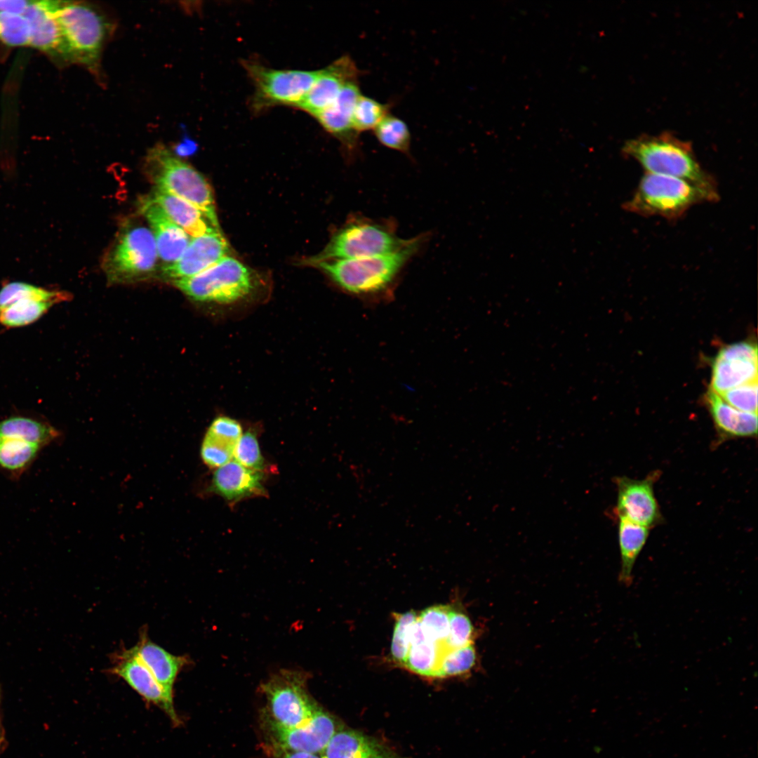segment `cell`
Returning a JSON list of instances; mask_svg holds the SVG:
<instances>
[{
    "label": "cell",
    "instance_id": "cell-19",
    "mask_svg": "<svg viewBox=\"0 0 758 758\" xmlns=\"http://www.w3.org/2000/svg\"><path fill=\"white\" fill-rule=\"evenodd\" d=\"M262 475L248 469L234 460L216 468L209 491L229 501H237L254 496H264Z\"/></svg>",
    "mask_w": 758,
    "mask_h": 758
},
{
    "label": "cell",
    "instance_id": "cell-36",
    "mask_svg": "<svg viewBox=\"0 0 758 758\" xmlns=\"http://www.w3.org/2000/svg\"><path fill=\"white\" fill-rule=\"evenodd\" d=\"M0 41L11 46L29 45V24L22 14L0 13Z\"/></svg>",
    "mask_w": 758,
    "mask_h": 758
},
{
    "label": "cell",
    "instance_id": "cell-39",
    "mask_svg": "<svg viewBox=\"0 0 758 758\" xmlns=\"http://www.w3.org/2000/svg\"><path fill=\"white\" fill-rule=\"evenodd\" d=\"M757 381H754L731 388L719 395L738 410L757 413Z\"/></svg>",
    "mask_w": 758,
    "mask_h": 758
},
{
    "label": "cell",
    "instance_id": "cell-24",
    "mask_svg": "<svg viewBox=\"0 0 758 758\" xmlns=\"http://www.w3.org/2000/svg\"><path fill=\"white\" fill-rule=\"evenodd\" d=\"M152 198L191 237L220 232L218 220L180 197L156 189Z\"/></svg>",
    "mask_w": 758,
    "mask_h": 758
},
{
    "label": "cell",
    "instance_id": "cell-5",
    "mask_svg": "<svg viewBox=\"0 0 758 758\" xmlns=\"http://www.w3.org/2000/svg\"><path fill=\"white\" fill-rule=\"evenodd\" d=\"M145 169L156 189L192 204L218 220L212 190L206 179L164 145H157L148 152Z\"/></svg>",
    "mask_w": 758,
    "mask_h": 758
},
{
    "label": "cell",
    "instance_id": "cell-35",
    "mask_svg": "<svg viewBox=\"0 0 758 758\" xmlns=\"http://www.w3.org/2000/svg\"><path fill=\"white\" fill-rule=\"evenodd\" d=\"M418 616L414 611L399 614L394 626L390 653L393 660L404 664L411 646V634Z\"/></svg>",
    "mask_w": 758,
    "mask_h": 758
},
{
    "label": "cell",
    "instance_id": "cell-4",
    "mask_svg": "<svg viewBox=\"0 0 758 758\" xmlns=\"http://www.w3.org/2000/svg\"><path fill=\"white\" fill-rule=\"evenodd\" d=\"M718 198L719 195L683 179L646 173L623 207L641 215L674 219L698 203Z\"/></svg>",
    "mask_w": 758,
    "mask_h": 758
},
{
    "label": "cell",
    "instance_id": "cell-13",
    "mask_svg": "<svg viewBox=\"0 0 758 758\" xmlns=\"http://www.w3.org/2000/svg\"><path fill=\"white\" fill-rule=\"evenodd\" d=\"M757 346L742 341L722 347L715 356L710 387L718 394L731 388L757 381Z\"/></svg>",
    "mask_w": 758,
    "mask_h": 758
},
{
    "label": "cell",
    "instance_id": "cell-21",
    "mask_svg": "<svg viewBox=\"0 0 758 758\" xmlns=\"http://www.w3.org/2000/svg\"><path fill=\"white\" fill-rule=\"evenodd\" d=\"M55 1H31L22 15L29 24V45L64 55V41L55 15Z\"/></svg>",
    "mask_w": 758,
    "mask_h": 758
},
{
    "label": "cell",
    "instance_id": "cell-12",
    "mask_svg": "<svg viewBox=\"0 0 758 758\" xmlns=\"http://www.w3.org/2000/svg\"><path fill=\"white\" fill-rule=\"evenodd\" d=\"M69 298L66 292L50 291L25 282H9L2 289L3 300L8 306L0 310V324L7 327L30 324L53 305Z\"/></svg>",
    "mask_w": 758,
    "mask_h": 758
},
{
    "label": "cell",
    "instance_id": "cell-37",
    "mask_svg": "<svg viewBox=\"0 0 758 758\" xmlns=\"http://www.w3.org/2000/svg\"><path fill=\"white\" fill-rule=\"evenodd\" d=\"M233 459L252 470L260 472L264 469L265 460L255 434L251 432L242 434L235 446Z\"/></svg>",
    "mask_w": 758,
    "mask_h": 758
},
{
    "label": "cell",
    "instance_id": "cell-9",
    "mask_svg": "<svg viewBox=\"0 0 758 758\" xmlns=\"http://www.w3.org/2000/svg\"><path fill=\"white\" fill-rule=\"evenodd\" d=\"M308 674L281 670L261 685L267 701L265 711L280 725L294 727L307 722L320 707L307 691Z\"/></svg>",
    "mask_w": 758,
    "mask_h": 758
},
{
    "label": "cell",
    "instance_id": "cell-26",
    "mask_svg": "<svg viewBox=\"0 0 758 758\" xmlns=\"http://www.w3.org/2000/svg\"><path fill=\"white\" fill-rule=\"evenodd\" d=\"M705 400L714 425L723 437L738 438L757 435V413L735 408L710 388Z\"/></svg>",
    "mask_w": 758,
    "mask_h": 758
},
{
    "label": "cell",
    "instance_id": "cell-40",
    "mask_svg": "<svg viewBox=\"0 0 758 758\" xmlns=\"http://www.w3.org/2000/svg\"><path fill=\"white\" fill-rule=\"evenodd\" d=\"M31 1L0 0V13L23 14Z\"/></svg>",
    "mask_w": 758,
    "mask_h": 758
},
{
    "label": "cell",
    "instance_id": "cell-34",
    "mask_svg": "<svg viewBox=\"0 0 758 758\" xmlns=\"http://www.w3.org/2000/svg\"><path fill=\"white\" fill-rule=\"evenodd\" d=\"M451 609L446 606H434L425 609L418 621L425 637L444 646L449 629Z\"/></svg>",
    "mask_w": 758,
    "mask_h": 758
},
{
    "label": "cell",
    "instance_id": "cell-27",
    "mask_svg": "<svg viewBox=\"0 0 758 758\" xmlns=\"http://www.w3.org/2000/svg\"><path fill=\"white\" fill-rule=\"evenodd\" d=\"M618 517V540L621 559L618 581L624 586L630 587L633 581L632 571L634 564L647 540L649 528L624 517Z\"/></svg>",
    "mask_w": 758,
    "mask_h": 758
},
{
    "label": "cell",
    "instance_id": "cell-31",
    "mask_svg": "<svg viewBox=\"0 0 758 758\" xmlns=\"http://www.w3.org/2000/svg\"><path fill=\"white\" fill-rule=\"evenodd\" d=\"M375 136L383 146L403 153H408L411 133L404 121L391 114L387 115L373 130Z\"/></svg>",
    "mask_w": 758,
    "mask_h": 758
},
{
    "label": "cell",
    "instance_id": "cell-6",
    "mask_svg": "<svg viewBox=\"0 0 758 758\" xmlns=\"http://www.w3.org/2000/svg\"><path fill=\"white\" fill-rule=\"evenodd\" d=\"M407 241L399 238L390 224L356 217L336 232L324 251L314 260L352 259L387 254L400 249Z\"/></svg>",
    "mask_w": 758,
    "mask_h": 758
},
{
    "label": "cell",
    "instance_id": "cell-11",
    "mask_svg": "<svg viewBox=\"0 0 758 758\" xmlns=\"http://www.w3.org/2000/svg\"><path fill=\"white\" fill-rule=\"evenodd\" d=\"M262 730L274 750L304 752L321 754L341 726L329 712L319 707L305 723L298 726L280 725L266 713Z\"/></svg>",
    "mask_w": 758,
    "mask_h": 758
},
{
    "label": "cell",
    "instance_id": "cell-30",
    "mask_svg": "<svg viewBox=\"0 0 758 758\" xmlns=\"http://www.w3.org/2000/svg\"><path fill=\"white\" fill-rule=\"evenodd\" d=\"M43 448L17 439H0V470L19 477L37 458Z\"/></svg>",
    "mask_w": 758,
    "mask_h": 758
},
{
    "label": "cell",
    "instance_id": "cell-14",
    "mask_svg": "<svg viewBox=\"0 0 758 758\" xmlns=\"http://www.w3.org/2000/svg\"><path fill=\"white\" fill-rule=\"evenodd\" d=\"M361 72L349 55H343L318 70L311 88L297 106L315 117L337 98L350 82L359 80Z\"/></svg>",
    "mask_w": 758,
    "mask_h": 758
},
{
    "label": "cell",
    "instance_id": "cell-42",
    "mask_svg": "<svg viewBox=\"0 0 758 758\" xmlns=\"http://www.w3.org/2000/svg\"><path fill=\"white\" fill-rule=\"evenodd\" d=\"M4 743V730L2 729V726H1V721H0V750H1V748Z\"/></svg>",
    "mask_w": 758,
    "mask_h": 758
},
{
    "label": "cell",
    "instance_id": "cell-18",
    "mask_svg": "<svg viewBox=\"0 0 758 758\" xmlns=\"http://www.w3.org/2000/svg\"><path fill=\"white\" fill-rule=\"evenodd\" d=\"M139 208L150 225L161 269L174 264L186 250L192 237L170 219L152 197L141 199Z\"/></svg>",
    "mask_w": 758,
    "mask_h": 758
},
{
    "label": "cell",
    "instance_id": "cell-29",
    "mask_svg": "<svg viewBox=\"0 0 758 758\" xmlns=\"http://www.w3.org/2000/svg\"><path fill=\"white\" fill-rule=\"evenodd\" d=\"M58 437L55 427L30 418L13 416L0 421V439H20L44 448Z\"/></svg>",
    "mask_w": 758,
    "mask_h": 758
},
{
    "label": "cell",
    "instance_id": "cell-16",
    "mask_svg": "<svg viewBox=\"0 0 758 758\" xmlns=\"http://www.w3.org/2000/svg\"><path fill=\"white\" fill-rule=\"evenodd\" d=\"M111 672L122 678L146 702L164 710L174 724H180V719L173 705V698L166 694L131 649L124 650L116 657Z\"/></svg>",
    "mask_w": 758,
    "mask_h": 758
},
{
    "label": "cell",
    "instance_id": "cell-22",
    "mask_svg": "<svg viewBox=\"0 0 758 758\" xmlns=\"http://www.w3.org/2000/svg\"><path fill=\"white\" fill-rule=\"evenodd\" d=\"M242 435L240 423L227 416L215 418L204 437L200 454L209 467L218 468L234 457L235 446Z\"/></svg>",
    "mask_w": 758,
    "mask_h": 758
},
{
    "label": "cell",
    "instance_id": "cell-33",
    "mask_svg": "<svg viewBox=\"0 0 758 758\" xmlns=\"http://www.w3.org/2000/svg\"><path fill=\"white\" fill-rule=\"evenodd\" d=\"M473 644L457 649H446L439 664L437 677L458 676L469 672L476 665Z\"/></svg>",
    "mask_w": 758,
    "mask_h": 758
},
{
    "label": "cell",
    "instance_id": "cell-32",
    "mask_svg": "<svg viewBox=\"0 0 758 758\" xmlns=\"http://www.w3.org/2000/svg\"><path fill=\"white\" fill-rule=\"evenodd\" d=\"M390 105L383 104L361 93L354 105L352 122L355 131L359 134L373 131L382 120L390 114Z\"/></svg>",
    "mask_w": 758,
    "mask_h": 758
},
{
    "label": "cell",
    "instance_id": "cell-25",
    "mask_svg": "<svg viewBox=\"0 0 758 758\" xmlns=\"http://www.w3.org/2000/svg\"><path fill=\"white\" fill-rule=\"evenodd\" d=\"M320 755L321 758H401L375 738L341 728Z\"/></svg>",
    "mask_w": 758,
    "mask_h": 758
},
{
    "label": "cell",
    "instance_id": "cell-7",
    "mask_svg": "<svg viewBox=\"0 0 758 758\" xmlns=\"http://www.w3.org/2000/svg\"><path fill=\"white\" fill-rule=\"evenodd\" d=\"M158 258L151 230L142 225L128 224L107 253L103 269L111 282H131L153 275Z\"/></svg>",
    "mask_w": 758,
    "mask_h": 758
},
{
    "label": "cell",
    "instance_id": "cell-38",
    "mask_svg": "<svg viewBox=\"0 0 758 758\" xmlns=\"http://www.w3.org/2000/svg\"><path fill=\"white\" fill-rule=\"evenodd\" d=\"M474 627L470 618L464 613L451 609L449 629L444 642L446 649L461 648L473 644Z\"/></svg>",
    "mask_w": 758,
    "mask_h": 758
},
{
    "label": "cell",
    "instance_id": "cell-15",
    "mask_svg": "<svg viewBox=\"0 0 758 758\" xmlns=\"http://www.w3.org/2000/svg\"><path fill=\"white\" fill-rule=\"evenodd\" d=\"M656 477V474H652L643 479H618V517L648 528L660 521L661 515L653 490Z\"/></svg>",
    "mask_w": 758,
    "mask_h": 758
},
{
    "label": "cell",
    "instance_id": "cell-3",
    "mask_svg": "<svg viewBox=\"0 0 758 758\" xmlns=\"http://www.w3.org/2000/svg\"><path fill=\"white\" fill-rule=\"evenodd\" d=\"M55 15L64 41V56L98 74L111 29L106 17L90 4L62 1H56Z\"/></svg>",
    "mask_w": 758,
    "mask_h": 758
},
{
    "label": "cell",
    "instance_id": "cell-23",
    "mask_svg": "<svg viewBox=\"0 0 758 758\" xmlns=\"http://www.w3.org/2000/svg\"><path fill=\"white\" fill-rule=\"evenodd\" d=\"M149 670L168 696L173 698V686L178 674L188 663L185 656H175L150 641L145 633L131 649Z\"/></svg>",
    "mask_w": 758,
    "mask_h": 758
},
{
    "label": "cell",
    "instance_id": "cell-10",
    "mask_svg": "<svg viewBox=\"0 0 758 758\" xmlns=\"http://www.w3.org/2000/svg\"><path fill=\"white\" fill-rule=\"evenodd\" d=\"M242 64L254 84V106L258 109L278 105L297 107L318 74V70L275 69L249 60Z\"/></svg>",
    "mask_w": 758,
    "mask_h": 758
},
{
    "label": "cell",
    "instance_id": "cell-20",
    "mask_svg": "<svg viewBox=\"0 0 758 758\" xmlns=\"http://www.w3.org/2000/svg\"><path fill=\"white\" fill-rule=\"evenodd\" d=\"M359 80L348 83L337 98L314 117L323 128L350 148L355 147L359 134L355 131L352 116L356 101L361 94Z\"/></svg>",
    "mask_w": 758,
    "mask_h": 758
},
{
    "label": "cell",
    "instance_id": "cell-1",
    "mask_svg": "<svg viewBox=\"0 0 758 758\" xmlns=\"http://www.w3.org/2000/svg\"><path fill=\"white\" fill-rule=\"evenodd\" d=\"M424 236L408 239L393 253L352 259L314 262L345 291L357 295H370L387 289L409 260L418 252Z\"/></svg>",
    "mask_w": 758,
    "mask_h": 758
},
{
    "label": "cell",
    "instance_id": "cell-28",
    "mask_svg": "<svg viewBox=\"0 0 758 758\" xmlns=\"http://www.w3.org/2000/svg\"><path fill=\"white\" fill-rule=\"evenodd\" d=\"M446 649L425 637L417 618L412 630L410 649L403 665L415 674L437 677L440 659Z\"/></svg>",
    "mask_w": 758,
    "mask_h": 758
},
{
    "label": "cell",
    "instance_id": "cell-17",
    "mask_svg": "<svg viewBox=\"0 0 758 758\" xmlns=\"http://www.w3.org/2000/svg\"><path fill=\"white\" fill-rule=\"evenodd\" d=\"M228 244L220 232L192 237L182 256L173 265L161 269L171 281L197 275L227 256Z\"/></svg>",
    "mask_w": 758,
    "mask_h": 758
},
{
    "label": "cell",
    "instance_id": "cell-41",
    "mask_svg": "<svg viewBox=\"0 0 758 758\" xmlns=\"http://www.w3.org/2000/svg\"><path fill=\"white\" fill-rule=\"evenodd\" d=\"M276 758H321L320 754L304 752L274 750Z\"/></svg>",
    "mask_w": 758,
    "mask_h": 758
},
{
    "label": "cell",
    "instance_id": "cell-2",
    "mask_svg": "<svg viewBox=\"0 0 758 758\" xmlns=\"http://www.w3.org/2000/svg\"><path fill=\"white\" fill-rule=\"evenodd\" d=\"M623 152L646 173L683 179L718 195L714 180L702 168L688 142L668 133L641 135L626 141Z\"/></svg>",
    "mask_w": 758,
    "mask_h": 758
},
{
    "label": "cell",
    "instance_id": "cell-8",
    "mask_svg": "<svg viewBox=\"0 0 758 758\" xmlns=\"http://www.w3.org/2000/svg\"><path fill=\"white\" fill-rule=\"evenodd\" d=\"M254 283L252 272L228 255L197 275L173 281L194 300L225 304L247 296L253 291Z\"/></svg>",
    "mask_w": 758,
    "mask_h": 758
}]
</instances>
